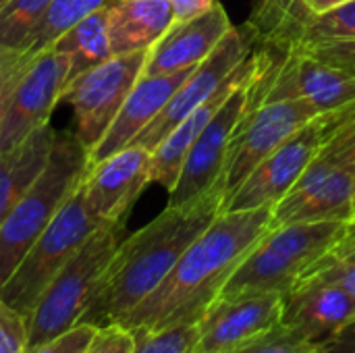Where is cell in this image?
<instances>
[{"label":"cell","instance_id":"cell-5","mask_svg":"<svg viewBox=\"0 0 355 353\" xmlns=\"http://www.w3.org/2000/svg\"><path fill=\"white\" fill-rule=\"evenodd\" d=\"M125 227L127 221L102 225L52 277L27 316L29 347L46 343L79 325L106 266L125 239Z\"/></svg>","mask_w":355,"mask_h":353},{"label":"cell","instance_id":"cell-20","mask_svg":"<svg viewBox=\"0 0 355 353\" xmlns=\"http://www.w3.org/2000/svg\"><path fill=\"white\" fill-rule=\"evenodd\" d=\"M171 25V0H114L108 6L112 56L150 50Z\"/></svg>","mask_w":355,"mask_h":353},{"label":"cell","instance_id":"cell-11","mask_svg":"<svg viewBox=\"0 0 355 353\" xmlns=\"http://www.w3.org/2000/svg\"><path fill=\"white\" fill-rule=\"evenodd\" d=\"M252 79L243 81L227 96L223 106L216 110V114L210 119V123L204 127V131L191 144V148L183 160L181 173L175 181L173 189L168 191L171 206L187 204V202L212 191L218 185L225 187L223 173H225V164H227V154H229L231 139L245 114Z\"/></svg>","mask_w":355,"mask_h":353},{"label":"cell","instance_id":"cell-30","mask_svg":"<svg viewBox=\"0 0 355 353\" xmlns=\"http://www.w3.org/2000/svg\"><path fill=\"white\" fill-rule=\"evenodd\" d=\"M31 58H33V54H29V52L0 48V129H2V121H4V112H6L10 94Z\"/></svg>","mask_w":355,"mask_h":353},{"label":"cell","instance_id":"cell-35","mask_svg":"<svg viewBox=\"0 0 355 353\" xmlns=\"http://www.w3.org/2000/svg\"><path fill=\"white\" fill-rule=\"evenodd\" d=\"M216 0H171L173 6V23H181L187 19H193L208 8L214 6Z\"/></svg>","mask_w":355,"mask_h":353},{"label":"cell","instance_id":"cell-2","mask_svg":"<svg viewBox=\"0 0 355 353\" xmlns=\"http://www.w3.org/2000/svg\"><path fill=\"white\" fill-rule=\"evenodd\" d=\"M225 187L179 206H166L154 221L119 243L79 322L108 327L135 310L173 270L183 252L220 214Z\"/></svg>","mask_w":355,"mask_h":353},{"label":"cell","instance_id":"cell-23","mask_svg":"<svg viewBox=\"0 0 355 353\" xmlns=\"http://www.w3.org/2000/svg\"><path fill=\"white\" fill-rule=\"evenodd\" d=\"M112 2L114 0H54L48 12L44 15V19L40 21V25L35 27V31L29 35L23 52H29L35 56L48 50L50 44L56 37H60L71 25H75L77 21H81L94 10L110 6Z\"/></svg>","mask_w":355,"mask_h":353},{"label":"cell","instance_id":"cell-37","mask_svg":"<svg viewBox=\"0 0 355 353\" xmlns=\"http://www.w3.org/2000/svg\"><path fill=\"white\" fill-rule=\"evenodd\" d=\"M335 258L345 260V262H354L355 264V218L349 221L345 235L341 237V241L335 246V250L331 252Z\"/></svg>","mask_w":355,"mask_h":353},{"label":"cell","instance_id":"cell-4","mask_svg":"<svg viewBox=\"0 0 355 353\" xmlns=\"http://www.w3.org/2000/svg\"><path fill=\"white\" fill-rule=\"evenodd\" d=\"M87 166V150L75 133L56 131L44 169L0 225V287L12 277L54 214L81 183Z\"/></svg>","mask_w":355,"mask_h":353},{"label":"cell","instance_id":"cell-24","mask_svg":"<svg viewBox=\"0 0 355 353\" xmlns=\"http://www.w3.org/2000/svg\"><path fill=\"white\" fill-rule=\"evenodd\" d=\"M54 0H6L0 8V48L23 52Z\"/></svg>","mask_w":355,"mask_h":353},{"label":"cell","instance_id":"cell-10","mask_svg":"<svg viewBox=\"0 0 355 353\" xmlns=\"http://www.w3.org/2000/svg\"><path fill=\"white\" fill-rule=\"evenodd\" d=\"M320 117L310 104L300 100L264 102L254 108L245 106V114L231 139L227 164L223 173L225 198L281 144L295 131Z\"/></svg>","mask_w":355,"mask_h":353},{"label":"cell","instance_id":"cell-14","mask_svg":"<svg viewBox=\"0 0 355 353\" xmlns=\"http://www.w3.org/2000/svg\"><path fill=\"white\" fill-rule=\"evenodd\" d=\"M283 318V295L243 293L218 298L198 322L196 353H227L275 329Z\"/></svg>","mask_w":355,"mask_h":353},{"label":"cell","instance_id":"cell-18","mask_svg":"<svg viewBox=\"0 0 355 353\" xmlns=\"http://www.w3.org/2000/svg\"><path fill=\"white\" fill-rule=\"evenodd\" d=\"M191 71L193 67L168 75H141L125 98L123 106L119 108L104 137L87 152L89 164L131 146L146 131V127L162 112L171 96Z\"/></svg>","mask_w":355,"mask_h":353},{"label":"cell","instance_id":"cell-34","mask_svg":"<svg viewBox=\"0 0 355 353\" xmlns=\"http://www.w3.org/2000/svg\"><path fill=\"white\" fill-rule=\"evenodd\" d=\"M327 129H329V144L327 146H339L355 137V100L345 108L324 114Z\"/></svg>","mask_w":355,"mask_h":353},{"label":"cell","instance_id":"cell-21","mask_svg":"<svg viewBox=\"0 0 355 353\" xmlns=\"http://www.w3.org/2000/svg\"><path fill=\"white\" fill-rule=\"evenodd\" d=\"M56 129L46 123L25 141L8 152H0V225L15 208L23 191L44 169L54 144Z\"/></svg>","mask_w":355,"mask_h":353},{"label":"cell","instance_id":"cell-38","mask_svg":"<svg viewBox=\"0 0 355 353\" xmlns=\"http://www.w3.org/2000/svg\"><path fill=\"white\" fill-rule=\"evenodd\" d=\"M322 152L337 158L339 162H343L347 169H352L355 173V137L345 144H339V146H324Z\"/></svg>","mask_w":355,"mask_h":353},{"label":"cell","instance_id":"cell-28","mask_svg":"<svg viewBox=\"0 0 355 353\" xmlns=\"http://www.w3.org/2000/svg\"><path fill=\"white\" fill-rule=\"evenodd\" d=\"M300 52L312 54L314 58L329 62L349 75L355 77V37L349 40H322V42H310L300 48ZM289 54V52H287Z\"/></svg>","mask_w":355,"mask_h":353},{"label":"cell","instance_id":"cell-7","mask_svg":"<svg viewBox=\"0 0 355 353\" xmlns=\"http://www.w3.org/2000/svg\"><path fill=\"white\" fill-rule=\"evenodd\" d=\"M148 50L110 56L73 79L60 96L73 108L75 137L89 152L108 131L125 98L144 73Z\"/></svg>","mask_w":355,"mask_h":353},{"label":"cell","instance_id":"cell-31","mask_svg":"<svg viewBox=\"0 0 355 353\" xmlns=\"http://www.w3.org/2000/svg\"><path fill=\"white\" fill-rule=\"evenodd\" d=\"M96 333H98V327L79 322V325L71 327L69 331L52 337L50 341L29 347L27 353H85L89 343L94 341Z\"/></svg>","mask_w":355,"mask_h":353},{"label":"cell","instance_id":"cell-16","mask_svg":"<svg viewBox=\"0 0 355 353\" xmlns=\"http://www.w3.org/2000/svg\"><path fill=\"white\" fill-rule=\"evenodd\" d=\"M355 320V304L333 283L306 277L283 295L281 322L320 350L343 327Z\"/></svg>","mask_w":355,"mask_h":353},{"label":"cell","instance_id":"cell-19","mask_svg":"<svg viewBox=\"0 0 355 353\" xmlns=\"http://www.w3.org/2000/svg\"><path fill=\"white\" fill-rule=\"evenodd\" d=\"M258 67V56L256 50L248 54V58L231 73V77L223 83V87L210 96L204 104H200L193 112H189L152 152H150V183L162 185L166 191L173 189L183 160L191 148V144L198 139V135L204 131V127L210 123V119L216 114V110L223 106L227 96L241 85L243 81L252 79Z\"/></svg>","mask_w":355,"mask_h":353},{"label":"cell","instance_id":"cell-36","mask_svg":"<svg viewBox=\"0 0 355 353\" xmlns=\"http://www.w3.org/2000/svg\"><path fill=\"white\" fill-rule=\"evenodd\" d=\"M320 353H355V320L343 327L324 345H320Z\"/></svg>","mask_w":355,"mask_h":353},{"label":"cell","instance_id":"cell-12","mask_svg":"<svg viewBox=\"0 0 355 353\" xmlns=\"http://www.w3.org/2000/svg\"><path fill=\"white\" fill-rule=\"evenodd\" d=\"M355 173L320 152L272 208V227L354 218Z\"/></svg>","mask_w":355,"mask_h":353},{"label":"cell","instance_id":"cell-29","mask_svg":"<svg viewBox=\"0 0 355 353\" xmlns=\"http://www.w3.org/2000/svg\"><path fill=\"white\" fill-rule=\"evenodd\" d=\"M29 329L27 316L0 300V353H27Z\"/></svg>","mask_w":355,"mask_h":353},{"label":"cell","instance_id":"cell-41","mask_svg":"<svg viewBox=\"0 0 355 353\" xmlns=\"http://www.w3.org/2000/svg\"><path fill=\"white\" fill-rule=\"evenodd\" d=\"M4 4H6V0H0V8H2Z\"/></svg>","mask_w":355,"mask_h":353},{"label":"cell","instance_id":"cell-22","mask_svg":"<svg viewBox=\"0 0 355 353\" xmlns=\"http://www.w3.org/2000/svg\"><path fill=\"white\" fill-rule=\"evenodd\" d=\"M50 50L60 52L69 58L64 87L85 71L108 60L112 56L108 37V6L94 10L71 25L60 37L50 44Z\"/></svg>","mask_w":355,"mask_h":353},{"label":"cell","instance_id":"cell-13","mask_svg":"<svg viewBox=\"0 0 355 353\" xmlns=\"http://www.w3.org/2000/svg\"><path fill=\"white\" fill-rule=\"evenodd\" d=\"M69 71V58L54 50L35 54L19 77L0 129V152H8L25 141L35 129L50 123L60 102Z\"/></svg>","mask_w":355,"mask_h":353},{"label":"cell","instance_id":"cell-8","mask_svg":"<svg viewBox=\"0 0 355 353\" xmlns=\"http://www.w3.org/2000/svg\"><path fill=\"white\" fill-rule=\"evenodd\" d=\"M329 144V129L324 114L312 119L266 156L223 202L220 212L254 210L275 206L295 185L308 164Z\"/></svg>","mask_w":355,"mask_h":353},{"label":"cell","instance_id":"cell-3","mask_svg":"<svg viewBox=\"0 0 355 353\" xmlns=\"http://www.w3.org/2000/svg\"><path fill=\"white\" fill-rule=\"evenodd\" d=\"M349 221L272 227L241 260L218 298L243 293L287 295L341 241Z\"/></svg>","mask_w":355,"mask_h":353},{"label":"cell","instance_id":"cell-25","mask_svg":"<svg viewBox=\"0 0 355 353\" xmlns=\"http://www.w3.org/2000/svg\"><path fill=\"white\" fill-rule=\"evenodd\" d=\"M355 37V0L349 4H343L335 10L312 15L308 12L304 19L302 40L295 48L310 44V42H322V40H349ZM293 48V50H295Z\"/></svg>","mask_w":355,"mask_h":353},{"label":"cell","instance_id":"cell-6","mask_svg":"<svg viewBox=\"0 0 355 353\" xmlns=\"http://www.w3.org/2000/svg\"><path fill=\"white\" fill-rule=\"evenodd\" d=\"M102 225L106 223L100 221L89 208L81 179V183L37 237L33 248L27 252L12 277L0 287V300L23 316H29L40 293L46 289L52 277Z\"/></svg>","mask_w":355,"mask_h":353},{"label":"cell","instance_id":"cell-26","mask_svg":"<svg viewBox=\"0 0 355 353\" xmlns=\"http://www.w3.org/2000/svg\"><path fill=\"white\" fill-rule=\"evenodd\" d=\"M227 353H320V350L281 322L275 329L241 343L239 347Z\"/></svg>","mask_w":355,"mask_h":353},{"label":"cell","instance_id":"cell-27","mask_svg":"<svg viewBox=\"0 0 355 353\" xmlns=\"http://www.w3.org/2000/svg\"><path fill=\"white\" fill-rule=\"evenodd\" d=\"M198 322L179 325L137 339L133 353H196Z\"/></svg>","mask_w":355,"mask_h":353},{"label":"cell","instance_id":"cell-40","mask_svg":"<svg viewBox=\"0 0 355 353\" xmlns=\"http://www.w3.org/2000/svg\"><path fill=\"white\" fill-rule=\"evenodd\" d=\"M354 218H355V189H354Z\"/></svg>","mask_w":355,"mask_h":353},{"label":"cell","instance_id":"cell-17","mask_svg":"<svg viewBox=\"0 0 355 353\" xmlns=\"http://www.w3.org/2000/svg\"><path fill=\"white\" fill-rule=\"evenodd\" d=\"M231 27L233 23L218 0L198 17L173 23L148 50L141 75H168L198 67L231 31Z\"/></svg>","mask_w":355,"mask_h":353},{"label":"cell","instance_id":"cell-1","mask_svg":"<svg viewBox=\"0 0 355 353\" xmlns=\"http://www.w3.org/2000/svg\"><path fill=\"white\" fill-rule=\"evenodd\" d=\"M272 208L220 212L183 252L166 279L116 325L141 339L200 322L241 260L272 229Z\"/></svg>","mask_w":355,"mask_h":353},{"label":"cell","instance_id":"cell-39","mask_svg":"<svg viewBox=\"0 0 355 353\" xmlns=\"http://www.w3.org/2000/svg\"><path fill=\"white\" fill-rule=\"evenodd\" d=\"M354 0H302V4L306 6L308 12L312 15H322V12H329V10H335L343 4H349Z\"/></svg>","mask_w":355,"mask_h":353},{"label":"cell","instance_id":"cell-33","mask_svg":"<svg viewBox=\"0 0 355 353\" xmlns=\"http://www.w3.org/2000/svg\"><path fill=\"white\" fill-rule=\"evenodd\" d=\"M135 345L137 339L129 329L121 325H108L98 329L85 353H133Z\"/></svg>","mask_w":355,"mask_h":353},{"label":"cell","instance_id":"cell-32","mask_svg":"<svg viewBox=\"0 0 355 353\" xmlns=\"http://www.w3.org/2000/svg\"><path fill=\"white\" fill-rule=\"evenodd\" d=\"M308 277H318L322 281H329L333 285H337L352 302L355 304V264L354 262H345L335 258L333 254H329Z\"/></svg>","mask_w":355,"mask_h":353},{"label":"cell","instance_id":"cell-9","mask_svg":"<svg viewBox=\"0 0 355 353\" xmlns=\"http://www.w3.org/2000/svg\"><path fill=\"white\" fill-rule=\"evenodd\" d=\"M254 50V35L248 25L231 27V31L218 42V46L187 75V79L171 96L162 112L146 127V131L133 141L146 150H154L189 112L214 96L231 73Z\"/></svg>","mask_w":355,"mask_h":353},{"label":"cell","instance_id":"cell-15","mask_svg":"<svg viewBox=\"0 0 355 353\" xmlns=\"http://www.w3.org/2000/svg\"><path fill=\"white\" fill-rule=\"evenodd\" d=\"M150 185V150L131 144L87 166L83 191L94 214L104 221H127L133 204Z\"/></svg>","mask_w":355,"mask_h":353}]
</instances>
